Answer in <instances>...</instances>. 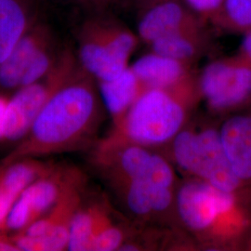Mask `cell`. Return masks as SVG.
<instances>
[{
	"instance_id": "cell-17",
	"label": "cell",
	"mask_w": 251,
	"mask_h": 251,
	"mask_svg": "<svg viewBox=\"0 0 251 251\" xmlns=\"http://www.w3.org/2000/svg\"><path fill=\"white\" fill-rule=\"evenodd\" d=\"M97 83L102 103L113 123L121 119L146 90L130 65L116 78Z\"/></svg>"
},
{
	"instance_id": "cell-8",
	"label": "cell",
	"mask_w": 251,
	"mask_h": 251,
	"mask_svg": "<svg viewBox=\"0 0 251 251\" xmlns=\"http://www.w3.org/2000/svg\"><path fill=\"white\" fill-rule=\"evenodd\" d=\"M78 65L76 53L64 48L50 72L40 80L18 89L13 97L9 100L4 139L18 141L25 138L48 100Z\"/></svg>"
},
{
	"instance_id": "cell-9",
	"label": "cell",
	"mask_w": 251,
	"mask_h": 251,
	"mask_svg": "<svg viewBox=\"0 0 251 251\" xmlns=\"http://www.w3.org/2000/svg\"><path fill=\"white\" fill-rule=\"evenodd\" d=\"M79 171L48 173L31 183L11 206L4 224L10 230L23 231L53 207Z\"/></svg>"
},
{
	"instance_id": "cell-13",
	"label": "cell",
	"mask_w": 251,
	"mask_h": 251,
	"mask_svg": "<svg viewBox=\"0 0 251 251\" xmlns=\"http://www.w3.org/2000/svg\"><path fill=\"white\" fill-rule=\"evenodd\" d=\"M220 131L235 175L245 184H251V110L228 116Z\"/></svg>"
},
{
	"instance_id": "cell-24",
	"label": "cell",
	"mask_w": 251,
	"mask_h": 251,
	"mask_svg": "<svg viewBox=\"0 0 251 251\" xmlns=\"http://www.w3.org/2000/svg\"><path fill=\"white\" fill-rule=\"evenodd\" d=\"M238 55L251 64V32L244 35Z\"/></svg>"
},
{
	"instance_id": "cell-19",
	"label": "cell",
	"mask_w": 251,
	"mask_h": 251,
	"mask_svg": "<svg viewBox=\"0 0 251 251\" xmlns=\"http://www.w3.org/2000/svg\"><path fill=\"white\" fill-rule=\"evenodd\" d=\"M210 24L230 33H250L251 0H225L222 9Z\"/></svg>"
},
{
	"instance_id": "cell-2",
	"label": "cell",
	"mask_w": 251,
	"mask_h": 251,
	"mask_svg": "<svg viewBox=\"0 0 251 251\" xmlns=\"http://www.w3.org/2000/svg\"><path fill=\"white\" fill-rule=\"evenodd\" d=\"M176 207L179 226L198 251H251V184L224 191L184 178Z\"/></svg>"
},
{
	"instance_id": "cell-6",
	"label": "cell",
	"mask_w": 251,
	"mask_h": 251,
	"mask_svg": "<svg viewBox=\"0 0 251 251\" xmlns=\"http://www.w3.org/2000/svg\"><path fill=\"white\" fill-rule=\"evenodd\" d=\"M91 160L109 185L133 190L179 188L177 170L159 150L136 144L105 145L96 143Z\"/></svg>"
},
{
	"instance_id": "cell-20",
	"label": "cell",
	"mask_w": 251,
	"mask_h": 251,
	"mask_svg": "<svg viewBox=\"0 0 251 251\" xmlns=\"http://www.w3.org/2000/svg\"><path fill=\"white\" fill-rule=\"evenodd\" d=\"M134 224L127 221H117L112 215L97 233L91 251H121L131 236Z\"/></svg>"
},
{
	"instance_id": "cell-22",
	"label": "cell",
	"mask_w": 251,
	"mask_h": 251,
	"mask_svg": "<svg viewBox=\"0 0 251 251\" xmlns=\"http://www.w3.org/2000/svg\"><path fill=\"white\" fill-rule=\"evenodd\" d=\"M64 5H72L81 9H87L89 12L107 10L115 5V0H53Z\"/></svg>"
},
{
	"instance_id": "cell-16",
	"label": "cell",
	"mask_w": 251,
	"mask_h": 251,
	"mask_svg": "<svg viewBox=\"0 0 251 251\" xmlns=\"http://www.w3.org/2000/svg\"><path fill=\"white\" fill-rule=\"evenodd\" d=\"M205 27L183 30L160 37L149 45L151 51L194 65L210 47Z\"/></svg>"
},
{
	"instance_id": "cell-12",
	"label": "cell",
	"mask_w": 251,
	"mask_h": 251,
	"mask_svg": "<svg viewBox=\"0 0 251 251\" xmlns=\"http://www.w3.org/2000/svg\"><path fill=\"white\" fill-rule=\"evenodd\" d=\"M146 90H176L198 79L194 65L160 54H145L130 64Z\"/></svg>"
},
{
	"instance_id": "cell-10",
	"label": "cell",
	"mask_w": 251,
	"mask_h": 251,
	"mask_svg": "<svg viewBox=\"0 0 251 251\" xmlns=\"http://www.w3.org/2000/svg\"><path fill=\"white\" fill-rule=\"evenodd\" d=\"M206 25L183 0H162L138 13L137 35L150 45L163 36Z\"/></svg>"
},
{
	"instance_id": "cell-25",
	"label": "cell",
	"mask_w": 251,
	"mask_h": 251,
	"mask_svg": "<svg viewBox=\"0 0 251 251\" xmlns=\"http://www.w3.org/2000/svg\"><path fill=\"white\" fill-rule=\"evenodd\" d=\"M8 103H9V99L0 95V140L4 139L6 113H7Z\"/></svg>"
},
{
	"instance_id": "cell-1",
	"label": "cell",
	"mask_w": 251,
	"mask_h": 251,
	"mask_svg": "<svg viewBox=\"0 0 251 251\" xmlns=\"http://www.w3.org/2000/svg\"><path fill=\"white\" fill-rule=\"evenodd\" d=\"M96 79L80 63L38 114L7 163L27 156L68 152L95 144L103 117Z\"/></svg>"
},
{
	"instance_id": "cell-3",
	"label": "cell",
	"mask_w": 251,
	"mask_h": 251,
	"mask_svg": "<svg viewBox=\"0 0 251 251\" xmlns=\"http://www.w3.org/2000/svg\"><path fill=\"white\" fill-rule=\"evenodd\" d=\"M202 101L198 81L176 90H144L125 115L97 143L136 144L163 150L188 124Z\"/></svg>"
},
{
	"instance_id": "cell-18",
	"label": "cell",
	"mask_w": 251,
	"mask_h": 251,
	"mask_svg": "<svg viewBox=\"0 0 251 251\" xmlns=\"http://www.w3.org/2000/svg\"><path fill=\"white\" fill-rule=\"evenodd\" d=\"M13 163V162H12ZM49 173L45 165L36 161H14L0 172V224H4L11 206L21 194L33 183Z\"/></svg>"
},
{
	"instance_id": "cell-27",
	"label": "cell",
	"mask_w": 251,
	"mask_h": 251,
	"mask_svg": "<svg viewBox=\"0 0 251 251\" xmlns=\"http://www.w3.org/2000/svg\"></svg>"
},
{
	"instance_id": "cell-4",
	"label": "cell",
	"mask_w": 251,
	"mask_h": 251,
	"mask_svg": "<svg viewBox=\"0 0 251 251\" xmlns=\"http://www.w3.org/2000/svg\"><path fill=\"white\" fill-rule=\"evenodd\" d=\"M165 151L176 170L183 173L185 178L199 179L224 191L248 185L232 169L220 126L190 120Z\"/></svg>"
},
{
	"instance_id": "cell-15",
	"label": "cell",
	"mask_w": 251,
	"mask_h": 251,
	"mask_svg": "<svg viewBox=\"0 0 251 251\" xmlns=\"http://www.w3.org/2000/svg\"><path fill=\"white\" fill-rule=\"evenodd\" d=\"M113 212L105 201L92 200L85 202L73 217L67 250L91 251L92 244L101 227L107 223Z\"/></svg>"
},
{
	"instance_id": "cell-23",
	"label": "cell",
	"mask_w": 251,
	"mask_h": 251,
	"mask_svg": "<svg viewBox=\"0 0 251 251\" xmlns=\"http://www.w3.org/2000/svg\"><path fill=\"white\" fill-rule=\"evenodd\" d=\"M162 0H115V4H122L131 7L137 10L138 13L143 11L153 4L160 2Z\"/></svg>"
},
{
	"instance_id": "cell-21",
	"label": "cell",
	"mask_w": 251,
	"mask_h": 251,
	"mask_svg": "<svg viewBox=\"0 0 251 251\" xmlns=\"http://www.w3.org/2000/svg\"><path fill=\"white\" fill-rule=\"evenodd\" d=\"M198 17L206 24L211 23L222 9L225 0H183Z\"/></svg>"
},
{
	"instance_id": "cell-26",
	"label": "cell",
	"mask_w": 251,
	"mask_h": 251,
	"mask_svg": "<svg viewBox=\"0 0 251 251\" xmlns=\"http://www.w3.org/2000/svg\"><path fill=\"white\" fill-rule=\"evenodd\" d=\"M19 249L16 245L13 243H9L8 241L0 240V251H18Z\"/></svg>"
},
{
	"instance_id": "cell-5",
	"label": "cell",
	"mask_w": 251,
	"mask_h": 251,
	"mask_svg": "<svg viewBox=\"0 0 251 251\" xmlns=\"http://www.w3.org/2000/svg\"><path fill=\"white\" fill-rule=\"evenodd\" d=\"M106 11L90 12L76 33L77 59L97 82L112 80L124 72L141 41L137 33Z\"/></svg>"
},
{
	"instance_id": "cell-7",
	"label": "cell",
	"mask_w": 251,
	"mask_h": 251,
	"mask_svg": "<svg viewBox=\"0 0 251 251\" xmlns=\"http://www.w3.org/2000/svg\"><path fill=\"white\" fill-rule=\"evenodd\" d=\"M202 101L215 116H230L251 104V64L238 54L207 63L198 74Z\"/></svg>"
},
{
	"instance_id": "cell-11",
	"label": "cell",
	"mask_w": 251,
	"mask_h": 251,
	"mask_svg": "<svg viewBox=\"0 0 251 251\" xmlns=\"http://www.w3.org/2000/svg\"><path fill=\"white\" fill-rule=\"evenodd\" d=\"M55 39L53 30L40 19L0 63V88L18 90L29 65L42 49Z\"/></svg>"
},
{
	"instance_id": "cell-14",
	"label": "cell",
	"mask_w": 251,
	"mask_h": 251,
	"mask_svg": "<svg viewBox=\"0 0 251 251\" xmlns=\"http://www.w3.org/2000/svg\"><path fill=\"white\" fill-rule=\"evenodd\" d=\"M38 0H0V63L40 20Z\"/></svg>"
}]
</instances>
